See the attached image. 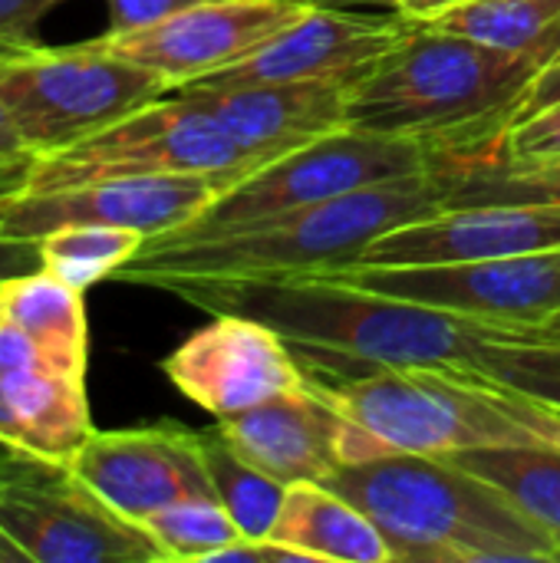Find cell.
Returning a JSON list of instances; mask_svg holds the SVG:
<instances>
[{
	"label": "cell",
	"mask_w": 560,
	"mask_h": 563,
	"mask_svg": "<svg viewBox=\"0 0 560 563\" xmlns=\"http://www.w3.org/2000/svg\"><path fill=\"white\" fill-rule=\"evenodd\" d=\"M413 20L403 13H360L347 7H310L267 43L234 66L205 76L191 86H261V82H307L356 76L389 56L409 33Z\"/></svg>",
	"instance_id": "9a60e30c"
},
{
	"label": "cell",
	"mask_w": 560,
	"mask_h": 563,
	"mask_svg": "<svg viewBox=\"0 0 560 563\" xmlns=\"http://www.w3.org/2000/svg\"><path fill=\"white\" fill-rule=\"evenodd\" d=\"M498 389L560 409V336L548 330L515 333L485 343L469 366H452Z\"/></svg>",
	"instance_id": "cb8c5ba5"
},
{
	"label": "cell",
	"mask_w": 560,
	"mask_h": 563,
	"mask_svg": "<svg viewBox=\"0 0 560 563\" xmlns=\"http://www.w3.org/2000/svg\"><path fill=\"white\" fill-rule=\"evenodd\" d=\"M310 3H317V7H347V10L363 7V0H310Z\"/></svg>",
	"instance_id": "d590c367"
},
{
	"label": "cell",
	"mask_w": 560,
	"mask_h": 563,
	"mask_svg": "<svg viewBox=\"0 0 560 563\" xmlns=\"http://www.w3.org/2000/svg\"><path fill=\"white\" fill-rule=\"evenodd\" d=\"M0 534L26 563H165L149 531L112 511L69 462L0 459Z\"/></svg>",
	"instance_id": "9c48e42d"
},
{
	"label": "cell",
	"mask_w": 560,
	"mask_h": 563,
	"mask_svg": "<svg viewBox=\"0 0 560 563\" xmlns=\"http://www.w3.org/2000/svg\"><path fill=\"white\" fill-rule=\"evenodd\" d=\"M264 155L238 145L191 92H165L125 119L53 152L0 165V195H30L132 175H248Z\"/></svg>",
	"instance_id": "8992f818"
},
{
	"label": "cell",
	"mask_w": 560,
	"mask_h": 563,
	"mask_svg": "<svg viewBox=\"0 0 560 563\" xmlns=\"http://www.w3.org/2000/svg\"><path fill=\"white\" fill-rule=\"evenodd\" d=\"M330 277L512 330H545L560 317V247L446 267H347Z\"/></svg>",
	"instance_id": "30bf717a"
},
{
	"label": "cell",
	"mask_w": 560,
	"mask_h": 563,
	"mask_svg": "<svg viewBox=\"0 0 560 563\" xmlns=\"http://www.w3.org/2000/svg\"><path fill=\"white\" fill-rule=\"evenodd\" d=\"M465 472L505 492L560 548V449L554 445H488L446 455Z\"/></svg>",
	"instance_id": "603a6c76"
},
{
	"label": "cell",
	"mask_w": 560,
	"mask_h": 563,
	"mask_svg": "<svg viewBox=\"0 0 560 563\" xmlns=\"http://www.w3.org/2000/svg\"><path fill=\"white\" fill-rule=\"evenodd\" d=\"M554 102H560V56L554 63H548V66L541 69V76L531 82V89H528V96H525V102H521L518 119L535 115V112H541V109H548V106H554ZM518 119H515V122H518Z\"/></svg>",
	"instance_id": "4dcf8cb0"
},
{
	"label": "cell",
	"mask_w": 560,
	"mask_h": 563,
	"mask_svg": "<svg viewBox=\"0 0 560 563\" xmlns=\"http://www.w3.org/2000/svg\"><path fill=\"white\" fill-rule=\"evenodd\" d=\"M439 155L409 139L376 135L363 129H340L300 148H290L261 168L241 175L228 185L215 201H208L185 224L155 234L158 241L191 244L208 241L244 224L300 211L370 185H383L393 178H409L439 168Z\"/></svg>",
	"instance_id": "52a82bcc"
},
{
	"label": "cell",
	"mask_w": 560,
	"mask_h": 563,
	"mask_svg": "<svg viewBox=\"0 0 560 563\" xmlns=\"http://www.w3.org/2000/svg\"><path fill=\"white\" fill-rule=\"evenodd\" d=\"M69 465L112 511L135 525L185 498H218L201 435L178 422L112 432L92 429Z\"/></svg>",
	"instance_id": "4fadbf2b"
},
{
	"label": "cell",
	"mask_w": 560,
	"mask_h": 563,
	"mask_svg": "<svg viewBox=\"0 0 560 563\" xmlns=\"http://www.w3.org/2000/svg\"><path fill=\"white\" fill-rule=\"evenodd\" d=\"M0 563H26V558H23L3 534H0Z\"/></svg>",
	"instance_id": "e575fe53"
},
{
	"label": "cell",
	"mask_w": 560,
	"mask_h": 563,
	"mask_svg": "<svg viewBox=\"0 0 560 563\" xmlns=\"http://www.w3.org/2000/svg\"><path fill=\"white\" fill-rule=\"evenodd\" d=\"M145 234L132 228H106V224H83V228H63L36 241V257L46 274L56 280L89 290L92 284L112 280L125 261L135 257Z\"/></svg>",
	"instance_id": "484cf974"
},
{
	"label": "cell",
	"mask_w": 560,
	"mask_h": 563,
	"mask_svg": "<svg viewBox=\"0 0 560 563\" xmlns=\"http://www.w3.org/2000/svg\"><path fill=\"white\" fill-rule=\"evenodd\" d=\"M310 0H201L152 26L102 33L99 43L185 89L251 56L261 43L304 16Z\"/></svg>",
	"instance_id": "7c38bea8"
},
{
	"label": "cell",
	"mask_w": 560,
	"mask_h": 563,
	"mask_svg": "<svg viewBox=\"0 0 560 563\" xmlns=\"http://www.w3.org/2000/svg\"><path fill=\"white\" fill-rule=\"evenodd\" d=\"M0 320L26 333L56 369L86 376L89 323L83 290L56 280L43 267L0 277Z\"/></svg>",
	"instance_id": "44dd1931"
},
{
	"label": "cell",
	"mask_w": 560,
	"mask_h": 563,
	"mask_svg": "<svg viewBox=\"0 0 560 563\" xmlns=\"http://www.w3.org/2000/svg\"><path fill=\"white\" fill-rule=\"evenodd\" d=\"M201 435V452H205V465L215 485L218 501L224 505V511L234 518V525L241 528L244 538H271L287 485L271 478L267 472L254 468L251 462H244L231 442L218 432V426L198 432Z\"/></svg>",
	"instance_id": "d4e9b609"
},
{
	"label": "cell",
	"mask_w": 560,
	"mask_h": 563,
	"mask_svg": "<svg viewBox=\"0 0 560 563\" xmlns=\"http://www.w3.org/2000/svg\"><path fill=\"white\" fill-rule=\"evenodd\" d=\"M558 56L560 40L508 49L413 20L406 40L356 76L347 119L363 132L419 142L439 158L488 155Z\"/></svg>",
	"instance_id": "7a4b0ae2"
},
{
	"label": "cell",
	"mask_w": 560,
	"mask_h": 563,
	"mask_svg": "<svg viewBox=\"0 0 560 563\" xmlns=\"http://www.w3.org/2000/svg\"><path fill=\"white\" fill-rule=\"evenodd\" d=\"M165 92L158 73L106 49L99 36L0 53V102L26 155L79 142Z\"/></svg>",
	"instance_id": "ba28073f"
},
{
	"label": "cell",
	"mask_w": 560,
	"mask_h": 563,
	"mask_svg": "<svg viewBox=\"0 0 560 563\" xmlns=\"http://www.w3.org/2000/svg\"><path fill=\"white\" fill-rule=\"evenodd\" d=\"M92 435L86 376L56 369H0V442L69 462Z\"/></svg>",
	"instance_id": "d6986e66"
},
{
	"label": "cell",
	"mask_w": 560,
	"mask_h": 563,
	"mask_svg": "<svg viewBox=\"0 0 560 563\" xmlns=\"http://www.w3.org/2000/svg\"><path fill=\"white\" fill-rule=\"evenodd\" d=\"M554 449H560V409H554Z\"/></svg>",
	"instance_id": "8d00e7d4"
},
{
	"label": "cell",
	"mask_w": 560,
	"mask_h": 563,
	"mask_svg": "<svg viewBox=\"0 0 560 563\" xmlns=\"http://www.w3.org/2000/svg\"><path fill=\"white\" fill-rule=\"evenodd\" d=\"M271 541L320 563H396L383 531L323 482L287 485Z\"/></svg>",
	"instance_id": "ffe728a7"
},
{
	"label": "cell",
	"mask_w": 560,
	"mask_h": 563,
	"mask_svg": "<svg viewBox=\"0 0 560 563\" xmlns=\"http://www.w3.org/2000/svg\"><path fill=\"white\" fill-rule=\"evenodd\" d=\"M446 208L472 205H560V155L505 158L498 152L475 158H442Z\"/></svg>",
	"instance_id": "7402d4cb"
},
{
	"label": "cell",
	"mask_w": 560,
	"mask_h": 563,
	"mask_svg": "<svg viewBox=\"0 0 560 563\" xmlns=\"http://www.w3.org/2000/svg\"><path fill=\"white\" fill-rule=\"evenodd\" d=\"M356 76L221 89L185 86L182 92H191L238 145H244L254 155L277 158L330 132L350 129L347 106Z\"/></svg>",
	"instance_id": "ac0fdd59"
},
{
	"label": "cell",
	"mask_w": 560,
	"mask_h": 563,
	"mask_svg": "<svg viewBox=\"0 0 560 563\" xmlns=\"http://www.w3.org/2000/svg\"><path fill=\"white\" fill-rule=\"evenodd\" d=\"M191 3H201V0H106V7H109L106 33H129V30L152 26Z\"/></svg>",
	"instance_id": "f546056e"
},
{
	"label": "cell",
	"mask_w": 560,
	"mask_h": 563,
	"mask_svg": "<svg viewBox=\"0 0 560 563\" xmlns=\"http://www.w3.org/2000/svg\"><path fill=\"white\" fill-rule=\"evenodd\" d=\"M7 452H10V449H7V445H3V442H0V459H3V455H7Z\"/></svg>",
	"instance_id": "f35d334b"
},
{
	"label": "cell",
	"mask_w": 560,
	"mask_h": 563,
	"mask_svg": "<svg viewBox=\"0 0 560 563\" xmlns=\"http://www.w3.org/2000/svg\"><path fill=\"white\" fill-rule=\"evenodd\" d=\"M165 563H215L244 534L218 498H185L142 521Z\"/></svg>",
	"instance_id": "4316f807"
},
{
	"label": "cell",
	"mask_w": 560,
	"mask_h": 563,
	"mask_svg": "<svg viewBox=\"0 0 560 563\" xmlns=\"http://www.w3.org/2000/svg\"><path fill=\"white\" fill-rule=\"evenodd\" d=\"M442 165V162H439ZM446 208L439 168L370 185L300 211L274 214L238 231L172 244L145 238L112 280L168 290L182 280H251L337 274L386 231Z\"/></svg>",
	"instance_id": "3957f363"
},
{
	"label": "cell",
	"mask_w": 560,
	"mask_h": 563,
	"mask_svg": "<svg viewBox=\"0 0 560 563\" xmlns=\"http://www.w3.org/2000/svg\"><path fill=\"white\" fill-rule=\"evenodd\" d=\"M238 175H132L73 188L0 195V244L33 247L53 231L106 224L145 238L165 234L195 218Z\"/></svg>",
	"instance_id": "8fae6325"
},
{
	"label": "cell",
	"mask_w": 560,
	"mask_h": 563,
	"mask_svg": "<svg viewBox=\"0 0 560 563\" xmlns=\"http://www.w3.org/2000/svg\"><path fill=\"white\" fill-rule=\"evenodd\" d=\"M20 155H26V152H23V139H20V132H17V125H13L7 106L0 102V165H7V162H13V158H20Z\"/></svg>",
	"instance_id": "836d02e7"
},
{
	"label": "cell",
	"mask_w": 560,
	"mask_h": 563,
	"mask_svg": "<svg viewBox=\"0 0 560 563\" xmlns=\"http://www.w3.org/2000/svg\"><path fill=\"white\" fill-rule=\"evenodd\" d=\"M323 389L356 429L360 462L383 452L455 455L488 445H554V409L452 366L386 369Z\"/></svg>",
	"instance_id": "5b68a950"
},
{
	"label": "cell",
	"mask_w": 560,
	"mask_h": 563,
	"mask_svg": "<svg viewBox=\"0 0 560 563\" xmlns=\"http://www.w3.org/2000/svg\"><path fill=\"white\" fill-rule=\"evenodd\" d=\"M218 432L244 462L284 485L327 482L340 465L360 462L356 429L310 376L254 409L218 419Z\"/></svg>",
	"instance_id": "2e32d148"
},
{
	"label": "cell",
	"mask_w": 560,
	"mask_h": 563,
	"mask_svg": "<svg viewBox=\"0 0 560 563\" xmlns=\"http://www.w3.org/2000/svg\"><path fill=\"white\" fill-rule=\"evenodd\" d=\"M168 294L211 317L241 313L271 327L323 386L406 366H469L485 343L531 333L363 290L330 274L182 280Z\"/></svg>",
	"instance_id": "6da1fadb"
},
{
	"label": "cell",
	"mask_w": 560,
	"mask_h": 563,
	"mask_svg": "<svg viewBox=\"0 0 560 563\" xmlns=\"http://www.w3.org/2000/svg\"><path fill=\"white\" fill-rule=\"evenodd\" d=\"M505 158H551L560 155V102L512 122L495 148Z\"/></svg>",
	"instance_id": "83f0119b"
},
{
	"label": "cell",
	"mask_w": 560,
	"mask_h": 563,
	"mask_svg": "<svg viewBox=\"0 0 560 563\" xmlns=\"http://www.w3.org/2000/svg\"><path fill=\"white\" fill-rule=\"evenodd\" d=\"M323 485L350 498L403 563H560L554 538L505 492L446 455L383 452Z\"/></svg>",
	"instance_id": "277c9868"
},
{
	"label": "cell",
	"mask_w": 560,
	"mask_h": 563,
	"mask_svg": "<svg viewBox=\"0 0 560 563\" xmlns=\"http://www.w3.org/2000/svg\"><path fill=\"white\" fill-rule=\"evenodd\" d=\"M459 0H363V7H389L409 20H432L442 10L455 7Z\"/></svg>",
	"instance_id": "1f68e13d"
},
{
	"label": "cell",
	"mask_w": 560,
	"mask_h": 563,
	"mask_svg": "<svg viewBox=\"0 0 560 563\" xmlns=\"http://www.w3.org/2000/svg\"><path fill=\"white\" fill-rule=\"evenodd\" d=\"M40 267L36 247H23V244H0V277H13L23 271Z\"/></svg>",
	"instance_id": "d6a6232c"
},
{
	"label": "cell",
	"mask_w": 560,
	"mask_h": 563,
	"mask_svg": "<svg viewBox=\"0 0 560 563\" xmlns=\"http://www.w3.org/2000/svg\"><path fill=\"white\" fill-rule=\"evenodd\" d=\"M545 330H548V333H554V336H560V317H558V320H554V323H548Z\"/></svg>",
	"instance_id": "74e56055"
},
{
	"label": "cell",
	"mask_w": 560,
	"mask_h": 563,
	"mask_svg": "<svg viewBox=\"0 0 560 563\" xmlns=\"http://www.w3.org/2000/svg\"><path fill=\"white\" fill-rule=\"evenodd\" d=\"M554 247L560 205H472L442 208L380 234L350 267H446Z\"/></svg>",
	"instance_id": "e0dca14e"
},
{
	"label": "cell",
	"mask_w": 560,
	"mask_h": 563,
	"mask_svg": "<svg viewBox=\"0 0 560 563\" xmlns=\"http://www.w3.org/2000/svg\"><path fill=\"white\" fill-rule=\"evenodd\" d=\"M63 0H0V53L40 46V23Z\"/></svg>",
	"instance_id": "f1b7e54d"
},
{
	"label": "cell",
	"mask_w": 560,
	"mask_h": 563,
	"mask_svg": "<svg viewBox=\"0 0 560 563\" xmlns=\"http://www.w3.org/2000/svg\"><path fill=\"white\" fill-rule=\"evenodd\" d=\"M168 383L215 419L254 409L300 383L304 366L264 323L241 313H215L162 360Z\"/></svg>",
	"instance_id": "5bb4252c"
}]
</instances>
